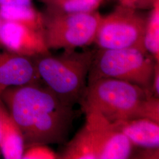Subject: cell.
I'll use <instances>...</instances> for the list:
<instances>
[{
  "label": "cell",
  "mask_w": 159,
  "mask_h": 159,
  "mask_svg": "<svg viewBox=\"0 0 159 159\" xmlns=\"http://www.w3.org/2000/svg\"><path fill=\"white\" fill-rule=\"evenodd\" d=\"M60 158L98 159V154L85 125L75 135L73 139L67 144Z\"/></svg>",
  "instance_id": "4fadbf2b"
},
{
  "label": "cell",
  "mask_w": 159,
  "mask_h": 159,
  "mask_svg": "<svg viewBox=\"0 0 159 159\" xmlns=\"http://www.w3.org/2000/svg\"><path fill=\"white\" fill-rule=\"evenodd\" d=\"M82 110L100 114L110 123L147 118L159 123V100L138 85L120 80L100 78L88 83Z\"/></svg>",
  "instance_id": "7a4b0ae2"
},
{
  "label": "cell",
  "mask_w": 159,
  "mask_h": 159,
  "mask_svg": "<svg viewBox=\"0 0 159 159\" xmlns=\"http://www.w3.org/2000/svg\"><path fill=\"white\" fill-rule=\"evenodd\" d=\"M1 156V152H0V156Z\"/></svg>",
  "instance_id": "7402d4cb"
},
{
  "label": "cell",
  "mask_w": 159,
  "mask_h": 159,
  "mask_svg": "<svg viewBox=\"0 0 159 159\" xmlns=\"http://www.w3.org/2000/svg\"><path fill=\"white\" fill-rule=\"evenodd\" d=\"M25 149L23 133L6 107L0 140L1 156L6 159H22Z\"/></svg>",
  "instance_id": "8fae6325"
},
{
  "label": "cell",
  "mask_w": 159,
  "mask_h": 159,
  "mask_svg": "<svg viewBox=\"0 0 159 159\" xmlns=\"http://www.w3.org/2000/svg\"><path fill=\"white\" fill-rule=\"evenodd\" d=\"M156 0H119L120 6L138 10L152 8Z\"/></svg>",
  "instance_id": "e0dca14e"
},
{
  "label": "cell",
  "mask_w": 159,
  "mask_h": 159,
  "mask_svg": "<svg viewBox=\"0 0 159 159\" xmlns=\"http://www.w3.org/2000/svg\"><path fill=\"white\" fill-rule=\"evenodd\" d=\"M147 19L137 10L120 6L102 16L94 43L100 49L139 48L146 50L144 37Z\"/></svg>",
  "instance_id": "8992f818"
},
{
  "label": "cell",
  "mask_w": 159,
  "mask_h": 159,
  "mask_svg": "<svg viewBox=\"0 0 159 159\" xmlns=\"http://www.w3.org/2000/svg\"><path fill=\"white\" fill-rule=\"evenodd\" d=\"M156 63L148 51L139 48L100 49L94 54L88 83L100 78H112L138 85L153 94Z\"/></svg>",
  "instance_id": "277c9868"
},
{
  "label": "cell",
  "mask_w": 159,
  "mask_h": 159,
  "mask_svg": "<svg viewBox=\"0 0 159 159\" xmlns=\"http://www.w3.org/2000/svg\"><path fill=\"white\" fill-rule=\"evenodd\" d=\"M94 54L65 51L60 56L50 54L34 57L40 79L64 103L74 107L81 102Z\"/></svg>",
  "instance_id": "3957f363"
},
{
  "label": "cell",
  "mask_w": 159,
  "mask_h": 159,
  "mask_svg": "<svg viewBox=\"0 0 159 159\" xmlns=\"http://www.w3.org/2000/svg\"><path fill=\"white\" fill-rule=\"evenodd\" d=\"M1 98L23 133L25 148L66 142L76 113L44 83L8 88Z\"/></svg>",
  "instance_id": "6da1fadb"
},
{
  "label": "cell",
  "mask_w": 159,
  "mask_h": 159,
  "mask_svg": "<svg viewBox=\"0 0 159 159\" xmlns=\"http://www.w3.org/2000/svg\"><path fill=\"white\" fill-rule=\"evenodd\" d=\"M59 158L55 152L47 145H35L25 148L23 154L24 159H53Z\"/></svg>",
  "instance_id": "2e32d148"
},
{
  "label": "cell",
  "mask_w": 159,
  "mask_h": 159,
  "mask_svg": "<svg viewBox=\"0 0 159 159\" xmlns=\"http://www.w3.org/2000/svg\"><path fill=\"white\" fill-rule=\"evenodd\" d=\"M102 15L96 11L53 13L44 16L43 33L50 49L74 50L94 43Z\"/></svg>",
  "instance_id": "5b68a950"
},
{
  "label": "cell",
  "mask_w": 159,
  "mask_h": 159,
  "mask_svg": "<svg viewBox=\"0 0 159 159\" xmlns=\"http://www.w3.org/2000/svg\"><path fill=\"white\" fill-rule=\"evenodd\" d=\"M103 0H46L50 12L81 13L96 11Z\"/></svg>",
  "instance_id": "9a60e30c"
},
{
  "label": "cell",
  "mask_w": 159,
  "mask_h": 159,
  "mask_svg": "<svg viewBox=\"0 0 159 159\" xmlns=\"http://www.w3.org/2000/svg\"><path fill=\"white\" fill-rule=\"evenodd\" d=\"M42 81L33 57L0 50V95L6 89Z\"/></svg>",
  "instance_id": "9c48e42d"
},
{
  "label": "cell",
  "mask_w": 159,
  "mask_h": 159,
  "mask_svg": "<svg viewBox=\"0 0 159 159\" xmlns=\"http://www.w3.org/2000/svg\"><path fill=\"white\" fill-rule=\"evenodd\" d=\"M6 107L2 102L1 95H0V140L1 136V131H2V118H3V114L5 110Z\"/></svg>",
  "instance_id": "ffe728a7"
},
{
  "label": "cell",
  "mask_w": 159,
  "mask_h": 159,
  "mask_svg": "<svg viewBox=\"0 0 159 159\" xmlns=\"http://www.w3.org/2000/svg\"><path fill=\"white\" fill-rule=\"evenodd\" d=\"M43 1H44H44H46V0H43Z\"/></svg>",
  "instance_id": "603a6c76"
},
{
  "label": "cell",
  "mask_w": 159,
  "mask_h": 159,
  "mask_svg": "<svg viewBox=\"0 0 159 159\" xmlns=\"http://www.w3.org/2000/svg\"><path fill=\"white\" fill-rule=\"evenodd\" d=\"M144 45L148 53L159 63V0H156L147 18Z\"/></svg>",
  "instance_id": "5bb4252c"
},
{
  "label": "cell",
  "mask_w": 159,
  "mask_h": 159,
  "mask_svg": "<svg viewBox=\"0 0 159 159\" xmlns=\"http://www.w3.org/2000/svg\"><path fill=\"white\" fill-rule=\"evenodd\" d=\"M0 17L3 21L21 24L43 31L44 16L33 5L1 6Z\"/></svg>",
  "instance_id": "7c38bea8"
},
{
  "label": "cell",
  "mask_w": 159,
  "mask_h": 159,
  "mask_svg": "<svg viewBox=\"0 0 159 159\" xmlns=\"http://www.w3.org/2000/svg\"><path fill=\"white\" fill-rule=\"evenodd\" d=\"M113 124L116 129L129 139L133 145L146 149L159 148V123L147 118H139Z\"/></svg>",
  "instance_id": "30bf717a"
},
{
  "label": "cell",
  "mask_w": 159,
  "mask_h": 159,
  "mask_svg": "<svg viewBox=\"0 0 159 159\" xmlns=\"http://www.w3.org/2000/svg\"><path fill=\"white\" fill-rule=\"evenodd\" d=\"M0 46L7 51L27 57L50 54L43 30L10 21L2 22Z\"/></svg>",
  "instance_id": "ba28073f"
},
{
  "label": "cell",
  "mask_w": 159,
  "mask_h": 159,
  "mask_svg": "<svg viewBox=\"0 0 159 159\" xmlns=\"http://www.w3.org/2000/svg\"><path fill=\"white\" fill-rule=\"evenodd\" d=\"M10 5H32V0H0V7Z\"/></svg>",
  "instance_id": "d6986e66"
},
{
  "label": "cell",
  "mask_w": 159,
  "mask_h": 159,
  "mask_svg": "<svg viewBox=\"0 0 159 159\" xmlns=\"http://www.w3.org/2000/svg\"><path fill=\"white\" fill-rule=\"evenodd\" d=\"M152 92L154 97H159V63H156L154 68Z\"/></svg>",
  "instance_id": "ac0fdd59"
},
{
  "label": "cell",
  "mask_w": 159,
  "mask_h": 159,
  "mask_svg": "<svg viewBox=\"0 0 159 159\" xmlns=\"http://www.w3.org/2000/svg\"><path fill=\"white\" fill-rule=\"evenodd\" d=\"M84 113L85 125L98 154V159L129 158L133 147L129 139L100 114L93 111Z\"/></svg>",
  "instance_id": "52a82bcc"
},
{
  "label": "cell",
  "mask_w": 159,
  "mask_h": 159,
  "mask_svg": "<svg viewBox=\"0 0 159 159\" xmlns=\"http://www.w3.org/2000/svg\"><path fill=\"white\" fill-rule=\"evenodd\" d=\"M2 22H3V20L1 18V17H0V30H1V26H2Z\"/></svg>",
  "instance_id": "44dd1931"
}]
</instances>
